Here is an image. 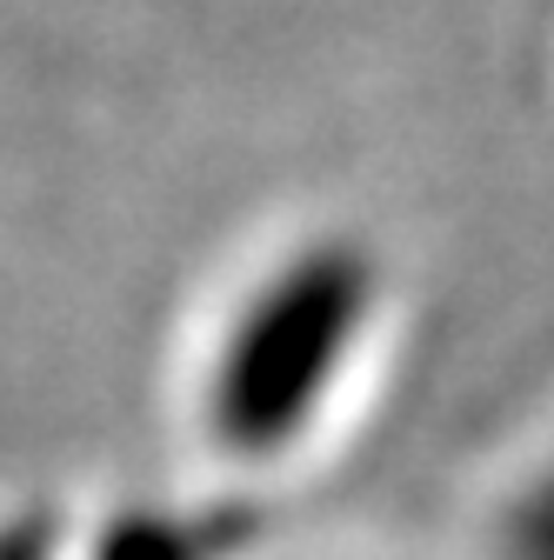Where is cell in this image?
<instances>
[{"mask_svg": "<svg viewBox=\"0 0 554 560\" xmlns=\"http://www.w3.org/2000/svg\"><path fill=\"white\" fill-rule=\"evenodd\" d=\"M374 320L381 267L361 241L314 234L288 247L215 334V361L200 381L207 441L254 467L308 447L355 387Z\"/></svg>", "mask_w": 554, "mask_h": 560, "instance_id": "cell-1", "label": "cell"}, {"mask_svg": "<svg viewBox=\"0 0 554 560\" xmlns=\"http://www.w3.org/2000/svg\"><path fill=\"white\" fill-rule=\"evenodd\" d=\"M501 540H508V560H554V460L515 494Z\"/></svg>", "mask_w": 554, "mask_h": 560, "instance_id": "cell-2", "label": "cell"}]
</instances>
